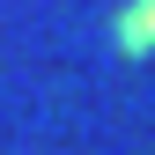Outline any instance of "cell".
<instances>
[{"label":"cell","mask_w":155,"mask_h":155,"mask_svg":"<svg viewBox=\"0 0 155 155\" xmlns=\"http://www.w3.org/2000/svg\"><path fill=\"white\" fill-rule=\"evenodd\" d=\"M118 45L126 52H155V0H133L118 15Z\"/></svg>","instance_id":"6da1fadb"}]
</instances>
